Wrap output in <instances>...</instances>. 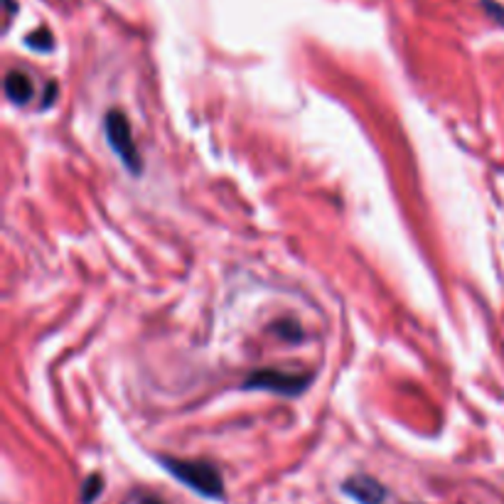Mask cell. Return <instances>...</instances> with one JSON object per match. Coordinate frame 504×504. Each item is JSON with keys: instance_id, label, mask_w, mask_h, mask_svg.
I'll return each instance as SVG.
<instances>
[{"instance_id": "obj_4", "label": "cell", "mask_w": 504, "mask_h": 504, "mask_svg": "<svg viewBox=\"0 0 504 504\" xmlns=\"http://www.w3.org/2000/svg\"><path fill=\"white\" fill-rule=\"evenodd\" d=\"M342 492L347 497H352L359 504H382L386 497V489L382 482H376L374 478L367 475H357L342 482Z\"/></svg>"}, {"instance_id": "obj_5", "label": "cell", "mask_w": 504, "mask_h": 504, "mask_svg": "<svg viewBox=\"0 0 504 504\" xmlns=\"http://www.w3.org/2000/svg\"><path fill=\"white\" fill-rule=\"evenodd\" d=\"M5 96L17 106H25L30 99L34 96V84L33 79L27 77L25 72H10L5 77Z\"/></svg>"}, {"instance_id": "obj_3", "label": "cell", "mask_w": 504, "mask_h": 504, "mask_svg": "<svg viewBox=\"0 0 504 504\" xmlns=\"http://www.w3.org/2000/svg\"><path fill=\"white\" fill-rule=\"evenodd\" d=\"M308 386V374H288V372H281V369H261V372H254L244 382V389H264V392L283 393V396H298Z\"/></svg>"}, {"instance_id": "obj_9", "label": "cell", "mask_w": 504, "mask_h": 504, "mask_svg": "<svg viewBox=\"0 0 504 504\" xmlns=\"http://www.w3.org/2000/svg\"><path fill=\"white\" fill-rule=\"evenodd\" d=\"M485 8H488V13L495 17L497 23H502V25H504V8H502V5H497V3H489V0H485Z\"/></svg>"}, {"instance_id": "obj_2", "label": "cell", "mask_w": 504, "mask_h": 504, "mask_svg": "<svg viewBox=\"0 0 504 504\" xmlns=\"http://www.w3.org/2000/svg\"><path fill=\"white\" fill-rule=\"evenodd\" d=\"M103 131H106V141L113 148V153L119 155V160L126 165L131 175H141L143 170V160L138 155L136 141H133V131H131V121L126 119L123 111H109L103 119Z\"/></svg>"}, {"instance_id": "obj_8", "label": "cell", "mask_w": 504, "mask_h": 504, "mask_svg": "<svg viewBox=\"0 0 504 504\" xmlns=\"http://www.w3.org/2000/svg\"><path fill=\"white\" fill-rule=\"evenodd\" d=\"M274 333L278 334V337H283V340H288V342L303 340V333H300V325L296 323V320H281V323H276Z\"/></svg>"}, {"instance_id": "obj_10", "label": "cell", "mask_w": 504, "mask_h": 504, "mask_svg": "<svg viewBox=\"0 0 504 504\" xmlns=\"http://www.w3.org/2000/svg\"><path fill=\"white\" fill-rule=\"evenodd\" d=\"M141 504H163V502H160V499H155V497H146V499H143Z\"/></svg>"}, {"instance_id": "obj_6", "label": "cell", "mask_w": 504, "mask_h": 504, "mask_svg": "<svg viewBox=\"0 0 504 504\" xmlns=\"http://www.w3.org/2000/svg\"><path fill=\"white\" fill-rule=\"evenodd\" d=\"M103 492V478L102 475H89L82 485V504H94Z\"/></svg>"}, {"instance_id": "obj_7", "label": "cell", "mask_w": 504, "mask_h": 504, "mask_svg": "<svg viewBox=\"0 0 504 504\" xmlns=\"http://www.w3.org/2000/svg\"><path fill=\"white\" fill-rule=\"evenodd\" d=\"M27 47H33V50H40V52H50L54 47V40H52L50 30H34L33 34H27Z\"/></svg>"}, {"instance_id": "obj_1", "label": "cell", "mask_w": 504, "mask_h": 504, "mask_svg": "<svg viewBox=\"0 0 504 504\" xmlns=\"http://www.w3.org/2000/svg\"><path fill=\"white\" fill-rule=\"evenodd\" d=\"M160 465L170 472L172 478L179 480L182 485L195 489L207 499H222L224 482L219 470L212 462L205 460H178V458H160Z\"/></svg>"}]
</instances>
